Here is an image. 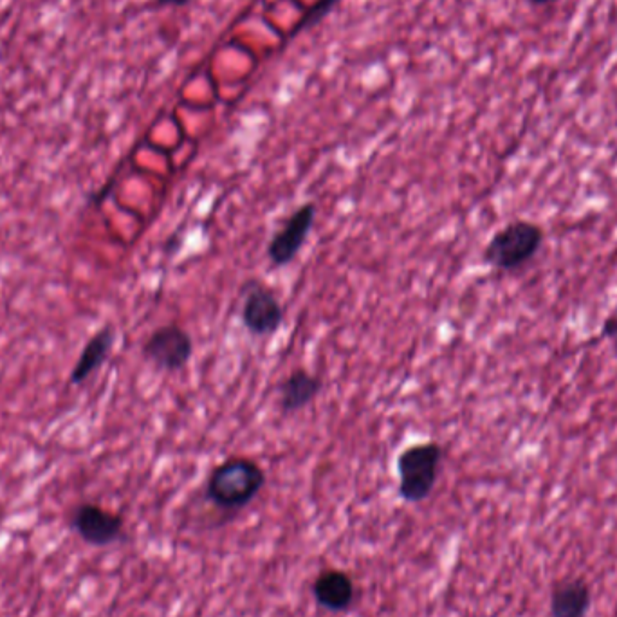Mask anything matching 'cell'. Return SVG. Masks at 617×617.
<instances>
[{
    "instance_id": "obj_9",
    "label": "cell",
    "mask_w": 617,
    "mask_h": 617,
    "mask_svg": "<svg viewBox=\"0 0 617 617\" xmlns=\"http://www.w3.org/2000/svg\"><path fill=\"white\" fill-rule=\"evenodd\" d=\"M114 341H116V332L112 325H103L100 331L94 332L89 341L85 343V347L71 370L69 383L73 387H82L87 379L102 369L103 363L111 356Z\"/></svg>"
},
{
    "instance_id": "obj_2",
    "label": "cell",
    "mask_w": 617,
    "mask_h": 617,
    "mask_svg": "<svg viewBox=\"0 0 617 617\" xmlns=\"http://www.w3.org/2000/svg\"><path fill=\"white\" fill-rule=\"evenodd\" d=\"M443 459V444L435 441L410 444L397 455V493L406 504H419L432 495Z\"/></svg>"
},
{
    "instance_id": "obj_1",
    "label": "cell",
    "mask_w": 617,
    "mask_h": 617,
    "mask_svg": "<svg viewBox=\"0 0 617 617\" xmlns=\"http://www.w3.org/2000/svg\"><path fill=\"white\" fill-rule=\"evenodd\" d=\"M268 482L264 468L251 457L235 455L219 462L208 475L204 497L212 506L235 513L249 506Z\"/></svg>"
},
{
    "instance_id": "obj_11",
    "label": "cell",
    "mask_w": 617,
    "mask_h": 617,
    "mask_svg": "<svg viewBox=\"0 0 617 617\" xmlns=\"http://www.w3.org/2000/svg\"><path fill=\"white\" fill-rule=\"evenodd\" d=\"M592 603V592L581 578L556 583L551 592V616L587 617Z\"/></svg>"
},
{
    "instance_id": "obj_12",
    "label": "cell",
    "mask_w": 617,
    "mask_h": 617,
    "mask_svg": "<svg viewBox=\"0 0 617 617\" xmlns=\"http://www.w3.org/2000/svg\"><path fill=\"white\" fill-rule=\"evenodd\" d=\"M603 336L617 345V314L610 316L603 323Z\"/></svg>"
},
{
    "instance_id": "obj_10",
    "label": "cell",
    "mask_w": 617,
    "mask_h": 617,
    "mask_svg": "<svg viewBox=\"0 0 617 617\" xmlns=\"http://www.w3.org/2000/svg\"><path fill=\"white\" fill-rule=\"evenodd\" d=\"M313 596L320 607L329 612H343L354 603L356 585L347 572L327 569L313 583Z\"/></svg>"
},
{
    "instance_id": "obj_4",
    "label": "cell",
    "mask_w": 617,
    "mask_h": 617,
    "mask_svg": "<svg viewBox=\"0 0 617 617\" xmlns=\"http://www.w3.org/2000/svg\"><path fill=\"white\" fill-rule=\"evenodd\" d=\"M240 322L253 338H271L286 323V307L271 287L249 278L242 287Z\"/></svg>"
},
{
    "instance_id": "obj_7",
    "label": "cell",
    "mask_w": 617,
    "mask_h": 617,
    "mask_svg": "<svg viewBox=\"0 0 617 617\" xmlns=\"http://www.w3.org/2000/svg\"><path fill=\"white\" fill-rule=\"evenodd\" d=\"M71 525L83 542L94 547L114 544L125 533V518L120 513L93 502L74 507Z\"/></svg>"
},
{
    "instance_id": "obj_13",
    "label": "cell",
    "mask_w": 617,
    "mask_h": 617,
    "mask_svg": "<svg viewBox=\"0 0 617 617\" xmlns=\"http://www.w3.org/2000/svg\"><path fill=\"white\" fill-rule=\"evenodd\" d=\"M156 2L159 6H170V8H181L190 4V0H156Z\"/></svg>"
},
{
    "instance_id": "obj_5",
    "label": "cell",
    "mask_w": 617,
    "mask_h": 617,
    "mask_svg": "<svg viewBox=\"0 0 617 617\" xmlns=\"http://www.w3.org/2000/svg\"><path fill=\"white\" fill-rule=\"evenodd\" d=\"M141 356L159 372L179 374L194 358V338L179 323H166L148 334Z\"/></svg>"
},
{
    "instance_id": "obj_6",
    "label": "cell",
    "mask_w": 617,
    "mask_h": 617,
    "mask_svg": "<svg viewBox=\"0 0 617 617\" xmlns=\"http://www.w3.org/2000/svg\"><path fill=\"white\" fill-rule=\"evenodd\" d=\"M318 215V208L313 201L296 206L293 212L287 215L278 230L273 233L266 248V257L273 269L287 268L295 262L296 257L309 240Z\"/></svg>"
},
{
    "instance_id": "obj_8",
    "label": "cell",
    "mask_w": 617,
    "mask_h": 617,
    "mask_svg": "<svg viewBox=\"0 0 617 617\" xmlns=\"http://www.w3.org/2000/svg\"><path fill=\"white\" fill-rule=\"evenodd\" d=\"M322 379L307 369H293L278 385V408L282 415H295L313 405L322 392Z\"/></svg>"
},
{
    "instance_id": "obj_3",
    "label": "cell",
    "mask_w": 617,
    "mask_h": 617,
    "mask_svg": "<svg viewBox=\"0 0 617 617\" xmlns=\"http://www.w3.org/2000/svg\"><path fill=\"white\" fill-rule=\"evenodd\" d=\"M544 230L535 222H509L489 239L482 258L489 268L500 273H515L527 266L544 244Z\"/></svg>"
},
{
    "instance_id": "obj_14",
    "label": "cell",
    "mask_w": 617,
    "mask_h": 617,
    "mask_svg": "<svg viewBox=\"0 0 617 617\" xmlns=\"http://www.w3.org/2000/svg\"><path fill=\"white\" fill-rule=\"evenodd\" d=\"M531 6H535V8H547V6H553V4H558L560 0H527Z\"/></svg>"
}]
</instances>
